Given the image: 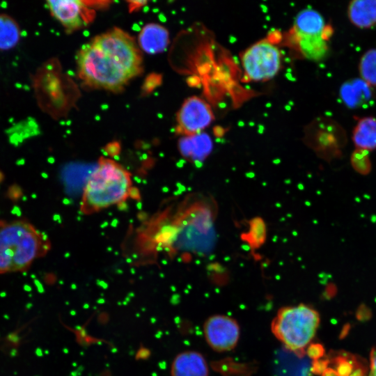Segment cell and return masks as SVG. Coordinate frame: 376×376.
Listing matches in <instances>:
<instances>
[{"instance_id": "cell-1", "label": "cell", "mask_w": 376, "mask_h": 376, "mask_svg": "<svg viewBox=\"0 0 376 376\" xmlns=\"http://www.w3.org/2000/svg\"><path fill=\"white\" fill-rule=\"evenodd\" d=\"M51 246L48 236L30 222L0 219V274L27 270Z\"/></svg>"}, {"instance_id": "cell-2", "label": "cell", "mask_w": 376, "mask_h": 376, "mask_svg": "<svg viewBox=\"0 0 376 376\" xmlns=\"http://www.w3.org/2000/svg\"><path fill=\"white\" fill-rule=\"evenodd\" d=\"M131 173L115 160L100 157L83 189L80 212L92 214L132 197Z\"/></svg>"}, {"instance_id": "cell-3", "label": "cell", "mask_w": 376, "mask_h": 376, "mask_svg": "<svg viewBox=\"0 0 376 376\" xmlns=\"http://www.w3.org/2000/svg\"><path fill=\"white\" fill-rule=\"evenodd\" d=\"M320 324L313 308L300 304L280 308L271 322V331L288 350L298 357L305 354Z\"/></svg>"}, {"instance_id": "cell-4", "label": "cell", "mask_w": 376, "mask_h": 376, "mask_svg": "<svg viewBox=\"0 0 376 376\" xmlns=\"http://www.w3.org/2000/svg\"><path fill=\"white\" fill-rule=\"evenodd\" d=\"M77 66L81 80L94 88L120 91L132 78L112 56L91 42L79 51Z\"/></svg>"}, {"instance_id": "cell-5", "label": "cell", "mask_w": 376, "mask_h": 376, "mask_svg": "<svg viewBox=\"0 0 376 376\" xmlns=\"http://www.w3.org/2000/svg\"><path fill=\"white\" fill-rule=\"evenodd\" d=\"M281 53L269 40H261L248 47L241 56L244 79L265 81L272 79L281 66Z\"/></svg>"}, {"instance_id": "cell-6", "label": "cell", "mask_w": 376, "mask_h": 376, "mask_svg": "<svg viewBox=\"0 0 376 376\" xmlns=\"http://www.w3.org/2000/svg\"><path fill=\"white\" fill-rule=\"evenodd\" d=\"M111 55L133 77L142 71V56L135 40L123 30L113 28L94 38L91 42Z\"/></svg>"}, {"instance_id": "cell-7", "label": "cell", "mask_w": 376, "mask_h": 376, "mask_svg": "<svg viewBox=\"0 0 376 376\" xmlns=\"http://www.w3.org/2000/svg\"><path fill=\"white\" fill-rule=\"evenodd\" d=\"M203 331L207 345L218 352L233 350L240 336V328L236 320L220 314L209 317L203 324Z\"/></svg>"}, {"instance_id": "cell-8", "label": "cell", "mask_w": 376, "mask_h": 376, "mask_svg": "<svg viewBox=\"0 0 376 376\" xmlns=\"http://www.w3.org/2000/svg\"><path fill=\"white\" fill-rule=\"evenodd\" d=\"M212 110L203 99L191 96L182 104L176 115V132L189 136L203 132L214 120Z\"/></svg>"}, {"instance_id": "cell-9", "label": "cell", "mask_w": 376, "mask_h": 376, "mask_svg": "<svg viewBox=\"0 0 376 376\" xmlns=\"http://www.w3.org/2000/svg\"><path fill=\"white\" fill-rule=\"evenodd\" d=\"M52 15L68 31L72 32L90 23L94 17L91 2L78 0L47 1Z\"/></svg>"}, {"instance_id": "cell-10", "label": "cell", "mask_w": 376, "mask_h": 376, "mask_svg": "<svg viewBox=\"0 0 376 376\" xmlns=\"http://www.w3.org/2000/svg\"><path fill=\"white\" fill-rule=\"evenodd\" d=\"M171 376H208L209 367L205 357L196 351H185L173 359Z\"/></svg>"}, {"instance_id": "cell-11", "label": "cell", "mask_w": 376, "mask_h": 376, "mask_svg": "<svg viewBox=\"0 0 376 376\" xmlns=\"http://www.w3.org/2000/svg\"><path fill=\"white\" fill-rule=\"evenodd\" d=\"M181 155L191 161L203 162L212 150L211 138L206 133L182 136L178 141Z\"/></svg>"}, {"instance_id": "cell-12", "label": "cell", "mask_w": 376, "mask_h": 376, "mask_svg": "<svg viewBox=\"0 0 376 376\" xmlns=\"http://www.w3.org/2000/svg\"><path fill=\"white\" fill-rule=\"evenodd\" d=\"M140 48L150 54L164 51L169 44V33L163 26L149 23L143 27L138 37Z\"/></svg>"}, {"instance_id": "cell-13", "label": "cell", "mask_w": 376, "mask_h": 376, "mask_svg": "<svg viewBox=\"0 0 376 376\" xmlns=\"http://www.w3.org/2000/svg\"><path fill=\"white\" fill-rule=\"evenodd\" d=\"M339 95L345 105L357 109L372 98V86L361 77L352 79L341 85Z\"/></svg>"}, {"instance_id": "cell-14", "label": "cell", "mask_w": 376, "mask_h": 376, "mask_svg": "<svg viewBox=\"0 0 376 376\" xmlns=\"http://www.w3.org/2000/svg\"><path fill=\"white\" fill-rule=\"evenodd\" d=\"M291 38L295 49L305 58L319 61L328 54L327 42L322 36H299L291 32Z\"/></svg>"}, {"instance_id": "cell-15", "label": "cell", "mask_w": 376, "mask_h": 376, "mask_svg": "<svg viewBox=\"0 0 376 376\" xmlns=\"http://www.w3.org/2000/svg\"><path fill=\"white\" fill-rule=\"evenodd\" d=\"M351 23L360 29H368L376 24V0H354L347 9Z\"/></svg>"}, {"instance_id": "cell-16", "label": "cell", "mask_w": 376, "mask_h": 376, "mask_svg": "<svg viewBox=\"0 0 376 376\" xmlns=\"http://www.w3.org/2000/svg\"><path fill=\"white\" fill-rule=\"evenodd\" d=\"M325 26L324 18L320 13L307 8L296 16L292 32L299 36H321Z\"/></svg>"}, {"instance_id": "cell-17", "label": "cell", "mask_w": 376, "mask_h": 376, "mask_svg": "<svg viewBox=\"0 0 376 376\" xmlns=\"http://www.w3.org/2000/svg\"><path fill=\"white\" fill-rule=\"evenodd\" d=\"M352 141L357 149L368 152L376 149V118H361L354 128Z\"/></svg>"}, {"instance_id": "cell-18", "label": "cell", "mask_w": 376, "mask_h": 376, "mask_svg": "<svg viewBox=\"0 0 376 376\" xmlns=\"http://www.w3.org/2000/svg\"><path fill=\"white\" fill-rule=\"evenodd\" d=\"M20 37L21 31L16 20L7 14L0 13V51L15 47Z\"/></svg>"}, {"instance_id": "cell-19", "label": "cell", "mask_w": 376, "mask_h": 376, "mask_svg": "<svg viewBox=\"0 0 376 376\" xmlns=\"http://www.w3.org/2000/svg\"><path fill=\"white\" fill-rule=\"evenodd\" d=\"M329 358V363L334 365L338 376H351L357 370L366 367L359 357L345 352H338Z\"/></svg>"}, {"instance_id": "cell-20", "label": "cell", "mask_w": 376, "mask_h": 376, "mask_svg": "<svg viewBox=\"0 0 376 376\" xmlns=\"http://www.w3.org/2000/svg\"><path fill=\"white\" fill-rule=\"evenodd\" d=\"M359 70L363 81L372 87L376 86V48L368 49L363 54Z\"/></svg>"}, {"instance_id": "cell-21", "label": "cell", "mask_w": 376, "mask_h": 376, "mask_svg": "<svg viewBox=\"0 0 376 376\" xmlns=\"http://www.w3.org/2000/svg\"><path fill=\"white\" fill-rule=\"evenodd\" d=\"M369 152L356 148L351 155L350 162L353 169L358 173L366 175L372 169Z\"/></svg>"}, {"instance_id": "cell-22", "label": "cell", "mask_w": 376, "mask_h": 376, "mask_svg": "<svg viewBox=\"0 0 376 376\" xmlns=\"http://www.w3.org/2000/svg\"><path fill=\"white\" fill-rule=\"evenodd\" d=\"M246 240L253 247H258L265 239V225L259 218L250 221L249 231L246 234Z\"/></svg>"}, {"instance_id": "cell-23", "label": "cell", "mask_w": 376, "mask_h": 376, "mask_svg": "<svg viewBox=\"0 0 376 376\" xmlns=\"http://www.w3.org/2000/svg\"><path fill=\"white\" fill-rule=\"evenodd\" d=\"M306 353L309 357L315 360H318L323 357L324 349L322 345L315 343L311 344L306 349Z\"/></svg>"}, {"instance_id": "cell-24", "label": "cell", "mask_w": 376, "mask_h": 376, "mask_svg": "<svg viewBox=\"0 0 376 376\" xmlns=\"http://www.w3.org/2000/svg\"><path fill=\"white\" fill-rule=\"evenodd\" d=\"M329 359L315 360L312 366V371L315 374H322L328 368Z\"/></svg>"}, {"instance_id": "cell-25", "label": "cell", "mask_w": 376, "mask_h": 376, "mask_svg": "<svg viewBox=\"0 0 376 376\" xmlns=\"http://www.w3.org/2000/svg\"><path fill=\"white\" fill-rule=\"evenodd\" d=\"M369 376H376V349L370 352V372Z\"/></svg>"}, {"instance_id": "cell-26", "label": "cell", "mask_w": 376, "mask_h": 376, "mask_svg": "<svg viewBox=\"0 0 376 376\" xmlns=\"http://www.w3.org/2000/svg\"><path fill=\"white\" fill-rule=\"evenodd\" d=\"M147 3L146 1H128L129 10L130 12L135 11L143 7Z\"/></svg>"}, {"instance_id": "cell-27", "label": "cell", "mask_w": 376, "mask_h": 376, "mask_svg": "<svg viewBox=\"0 0 376 376\" xmlns=\"http://www.w3.org/2000/svg\"><path fill=\"white\" fill-rule=\"evenodd\" d=\"M321 375V376H338L334 369L329 367Z\"/></svg>"}, {"instance_id": "cell-28", "label": "cell", "mask_w": 376, "mask_h": 376, "mask_svg": "<svg viewBox=\"0 0 376 376\" xmlns=\"http://www.w3.org/2000/svg\"><path fill=\"white\" fill-rule=\"evenodd\" d=\"M114 144H110L109 146L111 147V146H113ZM116 148H118V145H115L114 146V150H116ZM113 148H112V150L110 152L109 155H112L113 152ZM116 150H119V149H116Z\"/></svg>"}]
</instances>
